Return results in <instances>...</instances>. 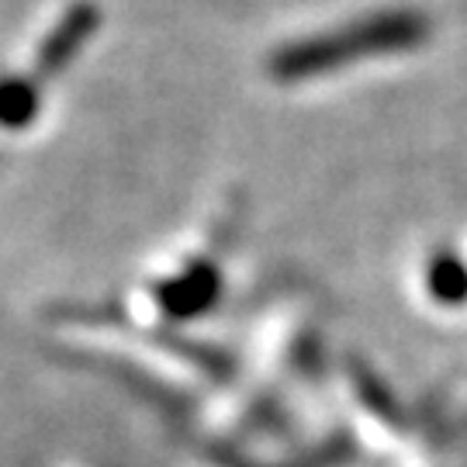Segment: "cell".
<instances>
[{
    "label": "cell",
    "instance_id": "obj_1",
    "mask_svg": "<svg viewBox=\"0 0 467 467\" xmlns=\"http://www.w3.org/2000/svg\"><path fill=\"white\" fill-rule=\"evenodd\" d=\"M426 35V21L412 11H388L378 17H364L350 28H336L298 46H287L270 59L274 77L281 80H305L318 73H333L343 63L364 59V56H384V52L412 49Z\"/></svg>",
    "mask_w": 467,
    "mask_h": 467
},
{
    "label": "cell",
    "instance_id": "obj_2",
    "mask_svg": "<svg viewBox=\"0 0 467 467\" xmlns=\"http://www.w3.org/2000/svg\"><path fill=\"white\" fill-rule=\"evenodd\" d=\"M98 21L100 17L90 4H77L73 11H67L63 21L52 28L49 38H46V42H42V49H38V59H35L38 77L46 80V77L63 73V67H67L69 59L84 49V42L90 38V32L98 28Z\"/></svg>",
    "mask_w": 467,
    "mask_h": 467
},
{
    "label": "cell",
    "instance_id": "obj_3",
    "mask_svg": "<svg viewBox=\"0 0 467 467\" xmlns=\"http://www.w3.org/2000/svg\"><path fill=\"white\" fill-rule=\"evenodd\" d=\"M218 298V270L212 264H194L191 270H184L181 277L160 284L156 291V301L163 305V312L173 318H191L212 308Z\"/></svg>",
    "mask_w": 467,
    "mask_h": 467
},
{
    "label": "cell",
    "instance_id": "obj_4",
    "mask_svg": "<svg viewBox=\"0 0 467 467\" xmlns=\"http://www.w3.org/2000/svg\"><path fill=\"white\" fill-rule=\"evenodd\" d=\"M426 284H430V295L443 305H461L467 301V267L461 256L453 253H440L433 256V264L426 270Z\"/></svg>",
    "mask_w": 467,
    "mask_h": 467
},
{
    "label": "cell",
    "instance_id": "obj_5",
    "mask_svg": "<svg viewBox=\"0 0 467 467\" xmlns=\"http://www.w3.org/2000/svg\"><path fill=\"white\" fill-rule=\"evenodd\" d=\"M38 111V98L28 80H0V125L4 129H25Z\"/></svg>",
    "mask_w": 467,
    "mask_h": 467
}]
</instances>
